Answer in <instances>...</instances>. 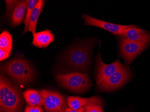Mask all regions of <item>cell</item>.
Segmentation results:
<instances>
[{
    "label": "cell",
    "mask_w": 150,
    "mask_h": 112,
    "mask_svg": "<svg viewBox=\"0 0 150 112\" xmlns=\"http://www.w3.org/2000/svg\"><path fill=\"white\" fill-rule=\"evenodd\" d=\"M22 97L19 90L5 76L0 78L1 112H19Z\"/></svg>",
    "instance_id": "obj_1"
},
{
    "label": "cell",
    "mask_w": 150,
    "mask_h": 112,
    "mask_svg": "<svg viewBox=\"0 0 150 112\" xmlns=\"http://www.w3.org/2000/svg\"><path fill=\"white\" fill-rule=\"evenodd\" d=\"M3 70L14 80L21 85L29 83L35 76V73L31 66L26 60L22 58L11 61L3 66Z\"/></svg>",
    "instance_id": "obj_2"
},
{
    "label": "cell",
    "mask_w": 150,
    "mask_h": 112,
    "mask_svg": "<svg viewBox=\"0 0 150 112\" xmlns=\"http://www.w3.org/2000/svg\"><path fill=\"white\" fill-rule=\"evenodd\" d=\"M56 78L63 87L75 92L86 91L91 84L87 75L79 72L59 74L56 76Z\"/></svg>",
    "instance_id": "obj_3"
},
{
    "label": "cell",
    "mask_w": 150,
    "mask_h": 112,
    "mask_svg": "<svg viewBox=\"0 0 150 112\" xmlns=\"http://www.w3.org/2000/svg\"><path fill=\"white\" fill-rule=\"evenodd\" d=\"M92 44H84L74 47L67 56L71 65L77 69L86 68L89 64Z\"/></svg>",
    "instance_id": "obj_4"
},
{
    "label": "cell",
    "mask_w": 150,
    "mask_h": 112,
    "mask_svg": "<svg viewBox=\"0 0 150 112\" xmlns=\"http://www.w3.org/2000/svg\"><path fill=\"white\" fill-rule=\"evenodd\" d=\"M39 92L43 99V106L46 112H64L67 108L65 98L57 92L42 90Z\"/></svg>",
    "instance_id": "obj_5"
},
{
    "label": "cell",
    "mask_w": 150,
    "mask_h": 112,
    "mask_svg": "<svg viewBox=\"0 0 150 112\" xmlns=\"http://www.w3.org/2000/svg\"><path fill=\"white\" fill-rule=\"evenodd\" d=\"M130 70L125 66L105 80L99 85V88L104 91H112L122 86L131 78Z\"/></svg>",
    "instance_id": "obj_6"
},
{
    "label": "cell",
    "mask_w": 150,
    "mask_h": 112,
    "mask_svg": "<svg viewBox=\"0 0 150 112\" xmlns=\"http://www.w3.org/2000/svg\"><path fill=\"white\" fill-rule=\"evenodd\" d=\"M150 42H134L121 39L120 43V50L125 62L129 64L138 55L147 47Z\"/></svg>",
    "instance_id": "obj_7"
},
{
    "label": "cell",
    "mask_w": 150,
    "mask_h": 112,
    "mask_svg": "<svg viewBox=\"0 0 150 112\" xmlns=\"http://www.w3.org/2000/svg\"><path fill=\"white\" fill-rule=\"evenodd\" d=\"M96 59L97 64L96 84L98 86L123 66L119 59L117 60L110 64L104 63L102 61L99 53Z\"/></svg>",
    "instance_id": "obj_8"
},
{
    "label": "cell",
    "mask_w": 150,
    "mask_h": 112,
    "mask_svg": "<svg viewBox=\"0 0 150 112\" xmlns=\"http://www.w3.org/2000/svg\"><path fill=\"white\" fill-rule=\"evenodd\" d=\"M82 17L85 21V25L86 26H94L101 28L117 36H120L122 32L130 26V25H118L107 22L86 15H83Z\"/></svg>",
    "instance_id": "obj_9"
},
{
    "label": "cell",
    "mask_w": 150,
    "mask_h": 112,
    "mask_svg": "<svg viewBox=\"0 0 150 112\" xmlns=\"http://www.w3.org/2000/svg\"><path fill=\"white\" fill-rule=\"evenodd\" d=\"M33 37V44L38 48H46L54 40V35L49 30L36 33Z\"/></svg>",
    "instance_id": "obj_10"
},
{
    "label": "cell",
    "mask_w": 150,
    "mask_h": 112,
    "mask_svg": "<svg viewBox=\"0 0 150 112\" xmlns=\"http://www.w3.org/2000/svg\"><path fill=\"white\" fill-rule=\"evenodd\" d=\"M28 5V1H21L16 6L11 15L12 26H18L23 20Z\"/></svg>",
    "instance_id": "obj_11"
},
{
    "label": "cell",
    "mask_w": 150,
    "mask_h": 112,
    "mask_svg": "<svg viewBox=\"0 0 150 112\" xmlns=\"http://www.w3.org/2000/svg\"><path fill=\"white\" fill-rule=\"evenodd\" d=\"M28 105L30 107L44 106L43 99L39 92L33 89H29L23 93Z\"/></svg>",
    "instance_id": "obj_12"
},
{
    "label": "cell",
    "mask_w": 150,
    "mask_h": 112,
    "mask_svg": "<svg viewBox=\"0 0 150 112\" xmlns=\"http://www.w3.org/2000/svg\"><path fill=\"white\" fill-rule=\"evenodd\" d=\"M45 1L42 0L38 1L37 4L34 8L30 19V23L28 27V32H32L33 36L36 34V27L40 15L43 11V8Z\"/></svg>",
    "instance_id": "obj_13"
},
{
    "label": "cell",
    "mask_w": 150,
    "mask_h": 112,
    "mask_svg": "<svg viewBox=\"0 0 150 112\" xmlns=\"http://www.w3.org/2000/svg\"><path fill=\"white\" fill-rule=\"evenodd\" d=\"M91 98H82L79 97H69L67 98V104L70 108L78 110L86 106Z\"/></svg>",
    "instance_id": "obj_14"
},
{
    "label": "cell",
    "mask_w": 150,
    "mask_h": 112,
    "mask_svg": "<svg viewBox=\"0 0 150 112\" xmlns=\"http://www.w3.org/2000/svg\"><path fill=\"white\" fill-rule=\"evenodd\" d=\"M84 112H103V103L97 96L91 97L90 101L84 107Z\"/></svg>",
    "instance_id": "obj_15"
},
{
    "label": "cell",
    "mask_w": 150,
    "mask_h": 112,
    "mask_svg": "<svg viewBox=\"0 0 150 112\" xmlns=\"http://www.w3.org/2000/svg\"><path fill=\"white\" fill-rule=\"evenodd\" d=\"M0 48L7 52H11L12 49V38L9 32H2L0 35Z\"/></svg>",
    "instance_id": "obj_16"
},
{
    "label": "cell",
    "mask_w": 150,
    "mask_h": 112,
    "mask_svg": "<svg viewBox=\"0 0 150 112\" xmlns=\"http://www.w3.org/2000/svg\"><path fill=\"white\" fill-rule=\"evenodd\" d=\"M149 33L147 31L142 30L138 27L130 25L129 27L122 32L119 36L122 38H129Z\"/></svg>",
    "instance_id": "obj_17"
},
{
    "label": "cell",
    "mask_w": 150,
    "mask_h": 112,
    "mask_svg": "<svg viewBox=\"0 0 150 112\" xmlns=\"http://www.w3.org/2000/svg\"><path fill=\"white\" fill-rule=\"evenodd\" d=\"M38 1L37 0H28V5L27 7V12H26V17L24 19V24L25 25L24 30L23 34L26 33L28 32V27L30 23V19L31 15L34 8H35L36 4H37Z\"/></svg>",
    "instance_id": "obj_18"
},
{
    "label": "cell",
    "mask_w": 150,
    "mask_h": 112,
    "mask_svg": "<svg viewBox=\"0 0 150 112\" xmlns=\"http://www.w3.org/2000/svg\"><path fill=\"white\" fill-rule=\"evenodd\" d=\"M122 39H125L127 41L134 42H144L146 41H150V34L142 35L140 36H136L129 38H121Z\"/></svg>",
    "instance_id": "obj_19"
},
{
    "label": "cell",
    "mask_w": 150,
    "mask_h": 112,
    "mask_svg": "<svg viewBox=\"0 0 150 112\" xmlns=\"http://www.w3.org/2000/svg\"><path fill=\"white\" fill-rule=\"evenodd\" d=\"M5 1L6 4L7 13L8 15L11 14V15L13 10L20 2L19 1Z\"/></svg>",
    "instance_id": "obj_20"
},
{
    "label": "cell",
    "mask_w": 150,
    "mask_h": 112,
    "mask_svg": "<svg viewBox=\"0 0 150 112\" xmlns=\"http://www.w3.org/2000/svg\"><path fill=\"white\" fill-rule=\"evenodd\" d=\"M25 112H44L43 109L41 106L30 107L28 105L25 108Z\"/></svg>",
    "instance_id": "obj_21"
},
{
    "label": "cell",
    "mask_w": 150,
    "mask_h": 112,
    "mask_svg": "<svg viewBox=\"0 0 150 112\" xmlns=\"http://www.w3.org/2000/svg\"><path fill=\"white\" fill-rule=\"evenodd\" d=\"M11 52H7L0 49V61H2L9 58L11 56Z\"/></svg>",
    "instance_id": "obj_22"
},
{
    "label": "cell",
    "mask_w": 150,
    "mask_h": 112,
    "mask_svg": "<svg viewBox=\"0 0 150 112\" xmlns=\"http://www.w3.org/2000/svg\"><path fill=\"white\" fill-rule=\"evenodd\" d=\"M85 109L84 107L78 110H74L70 108H67L65 110L64 112H84Z\"/></svg>",
    "instance_id": "obj_23"
}]
</instances>
